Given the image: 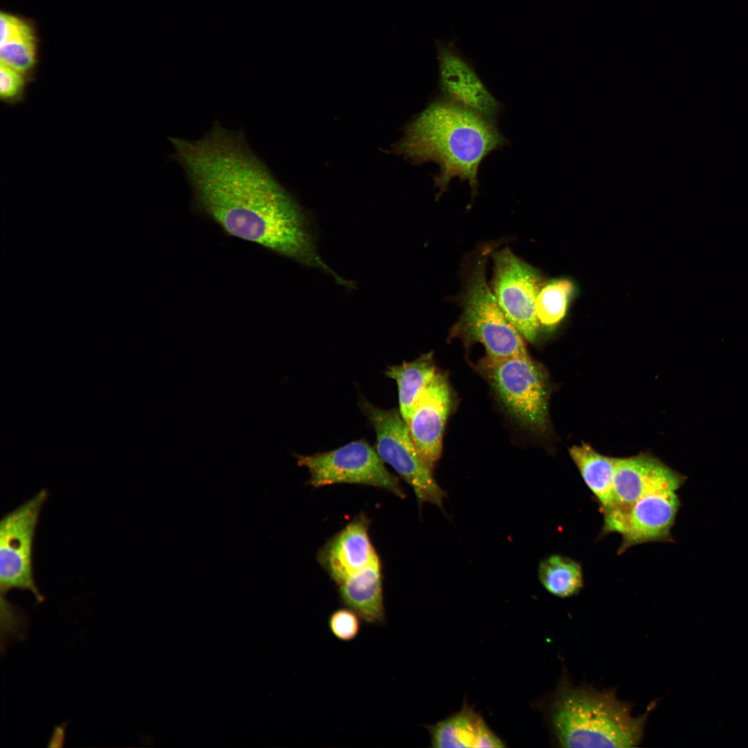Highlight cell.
Wrapping results in <instances>:
<instances>
[{"label":"cell","instance_id":"obj_4","mask_svg":"<svg viewBox=\"0 0 748 748\" xmlns=\"http://www.w3.org/2000/svg\"><path fill=\"white\" fill-rule=\"evenodd\" d=\"M488 251L485 249L471 268L461 298L463 311L450 336L465 344H482L491 360L527 354L524 338L506 318L486 282Z\"/></svg>","mask_w":748,"mask_h":748},{"label":"cell","instance_id":"obj_8","mask_svg":"<svg viewBox=\"0 0 748 748\" xmlns=\"http://www.w3.org/2000/svg\"><path fill=\"white\" fill-rule=\"evenodd\" d=\"M48 492L42 489L5 515L0 522L1 594L10 590L29 591L38 603L44 596L35 584L33 545L36 528Z\"/></svg>","mask_w":748,"mask_h":748},{"label":"cell","instance_id":"obj_24","mask_svg":"<svg viewBox=\"0 0 748 748\" xmlns=\"http://www.w3.org/2000/svg\"><path fill=\"white\" fill-rule=\"evenodd\" d=\"M33 34L35 33L32 27L22 19L6 12H1L0 44Z\"/></svg>","mask_w":748,"mask_h":748},{"label":"cell","instance_id":"obj_11","mask_svg":"<svg viewBox=\"0 0 748 748\" xmlns=\"http://www.w3.org/2000/svg\"><path fill=\"white\" fill-rule=\"evenodd\" d=\"M440 98L497 122L502 105L475 68L450 42H436Z\"/></svg>","mask_w":748,"mask_h":748},{"label":"cell","instance_id":"obj_7","mask_svg":"<svg viewBox=\"0 0 748 748\" xmlns=\"http://www.w3.org/2000/svg\"><path fill=\"white\" fill-rule=\"evenodd\" d=\"M299 466L310 474L314 488L339 483H353L384 489L404 498L405 492L398 477L366 440L361 439L335 449L313 455H296Z\"/></svg>","mask_w":748,"mask_h":748},{"label":"cell","instance_id":"obj_1","mask_svg":"<svg viewBox=\"0 0 748 748\" xmlns=\"http://www.w3.org/2000/svg\"><path fill=\"white\" fill-rule=\"evenodd\" d=\"M195 206L226 234L347 280L320 258L300 207L251 149L218 122L199 139L168 137Z\"/></svg>","mask_w":748,"mask_h":748},{"label":"cell","instance_id":"obj_22","mask_svg":"<svg viewBox=\"0 0 748 748\" xmlns=\"http://www.w3.org/2000/svg\"><path fill=\"white\" fill-rule=\"evenodd\" d=\"M364 621L353 609L345 606L332 612L328 627L332 636L341 642H350L359 635Z\"/></svg>","mask_w":748,"mask_h":748},{"label":"cell","instance_id":"obj_19","mask_svg":"<svg viewBox=\"0 0 748 748\" xmlns=\"http://www.w3.org/2000/svg\"><path fill=\"white\" fill-rule=\"evenodd\" d=\"M538 578L549 592L561 598L575 595L583 587L580 564L560 555H552L541 561Z\"/></svg>","mask_w":748,"mask_h":748},{"label":"cell","instance_id":"obj_21","mask_svg":"<svg viewBox=\"0 0 748 748\" xmlns=\"http://www.w3.org/2000/svg\"><path fill=\"white\" fill-rule=\"evenodd\" d=\"M1 63L29 78L37 62L35 34L9 40L0 44Z\"/></svg>","mask_w":748,"mask_h":748},{"label":"cell","instance_id":"obj_23","mask_svg":"<svg viewBox=\"0 0 748 748\" xmlns=\"http://www.w3.org/2000/svg\"><path fill=\"white\" fill-rule=\"evenodd\" d=\"M28 77L2 63L0 64V98L7 105H15L24 98Z\"/></svg>","mask_w":748,"mask_h":748},{"label":"cell","instance_id":"obj_6","mask_svg":"<svg viewBox=\"0 0 748 748\" xmlns=\"http://www.w3.org/2000/svg\"><path fill=\"white\" fill-rule=\"evenodd\" d=\"M360 407L375 430L380 458L411 487L420 506L429 503L443 510L446 493L420 456L400 411L377 407L365 399Z\"/></svg>","mask_w":748,"mask_h":748},{"label":"cell","instance_id":"obj_20","mask_svg":"<svg viewBox=\"0 0 748 748\" xmlns=\"http://www.w3.org/2000/svg\"><path fill=\"white\" fill-rule=\"evenodd\" d=\"M574 290L573 283L567 278H556L543 283L535 304L540 331H552L563 321Z\"/></svg>","mask_w":748,"mask_h":748},{"label":"cell","instance_id":"obj_10","mask_svg":"<svg viewBox=\"0 0 748 748\" xmlns=\"http://www.w3.org/2000/svg\"><path fill=\"white\" fill-rule=\"evenodd\" d=\"M679 506L675 490H664L649 494L624 510L603 513L602 533L621 535L618 554L641 544L671 542V529Z\"/></svg>","mask_w":748,"mask_h":748},{"label":"cell","instance_id":"obj_5","mask_svg":"<svg viewBox=\"0 0 748 748\" xmlns=\"http://www.w3.org/2000/svg\"><path fill=\"white\" fill-rule=\"evenodd\" d=\"M487 377L509 415L522 427L544 433L549 426V386L540 366L528 354L482 361Z\"/></svg>","mask_w":748,"mask_h":748},{"label":"cell","instance_id":"obj_14","mask_svg":"<svg viewBox=\"0 0 748 748\" xmlns=\"http://www.w3.org/2000/svg\"><path fill=\"white\" fill-rule=\"evenodd\" d=\"M370 520L354 517L320 549L317 560L339 585L378 558L369 536Z\"/></svg>","mask_w":748,"mask_h":748},{"label":"cell","instance_id":"obj_9","mask_svg":"<svg viewBox=\"0 0 748 748\" xmlns=\"http://www.w3.org/2000/svg\"><path fill=\"white\" fill-rule=\"evenodd\" d=\"M492 259V290L499 307L525 339L535 342L541 332L535 311L541 275L508 248L495 251Z\"/></svg>","mask_w":748,"mask_h":748},{"label":"cell","instance_id":"obj_2","mask_svg":"<svg viewBox=\"0 0 748 748\" xmlns=\"http://www.w3.org/2000/svg\"><path fill=\"white\" fill-rule=\"evenodd\" d=\"M508 144L497 122L438 97L406 126L393 151L413 164L438 166L434 176L437 198L455 178L466 181L474 197L482 161Z\"/></svg>","mask_w":748,"mask_h":748},{"label":"cell","instance_id":"obj_13","mask_svg":"<svg viewBox=\"0 0 748 748\" xmlns=\"http://www.w3.org/2000/svg\"><path fill=\"white\" fill-rule=\"evenodd\" d=\"M686 479L685 476L650 453L617 458L614 475V506L607 511L624 510L641 497L655 492L677 491Z\"/></svg>","mask_w":748,"mask_h":748},{"label":"cell","instance_id":"obj_17","mask_svg":"<svg viewBox=\"0 0 748 748\" xmlns=\"http://www.w3.org/2000/svg\"><path fill=\"white\" fill-rule=\"evenodd\" d=\"M569 455L603 513L614 506V475L617 458L603 455L586 443L573 445Z\"/></svg>","mask_w":748,"mask_h":748},{"label":"cell","instance_id":"obj_3","mask_svg":"<svg viewBox=\"0 0 748 748\" xmlns=\"http://www.w3.org/2000/svg\"><path fill=\"white\" fill-rule=\"evenodd\" d=\"M555 738L566 747H632L641 741L646 714L634 718L610 692L563 682L550 708Z\"/></svg>","mask_w":748,"mask_h":748},{"label":"cell","instance_id":"obj_15","mask_svg":"<svg viewBox=\"0 0 748 748\" xmlns=\"http://www.w3.org/2000/svg\"><path fill=\"white\" fill-rule=\"evenodd\" d=\"M341 602L355 610L367 624L384 626L387 623L381 563L379 557L337 585Z\"/></svg>","mask_w":748,"mask_h":748},{"label":"cell","instance_id":"obj_18","mask_svg":"<svg viewBox=\"0 0 748 748\" xmlns=\"http://www.w3.org/2000/svg\"><path fill=\"white\" fill-rule=\"evenodd\" d=\"M437 373L431 353L387 367L385 374L397 384L399 411L406 422L417 398Z\"/></svg>","mask_w":748,"mask_h":748},{"label":"cell","instance_id":"obj_12","mask_svg":"<svg viewBox=\"0 0 748 748\" xmlns=\"http://www.w3.org/2000/svg\"><path fill=\"white\" fill-rule=\"evenodd\" d=\"M452 406L449 382L438 371L417 398L407 421L420 456L431 470L441 456L443 433Z\"/></svg>","mask_w":748,"mask_h":748},{"label":"cell","instance_id":"obj_16","mask_svg":"<svg viewBox=\"0 0 748 748\" xmlns=\"http://www.w3.org/2000/svg\"><path fill=\"white\" fill-rule=\"evenodd\" d=\"M433 747H504L483 719L465 705L447 719L427 727Z\"/></svg>","mask_w":748,"mask_h":748}]
</instances>
